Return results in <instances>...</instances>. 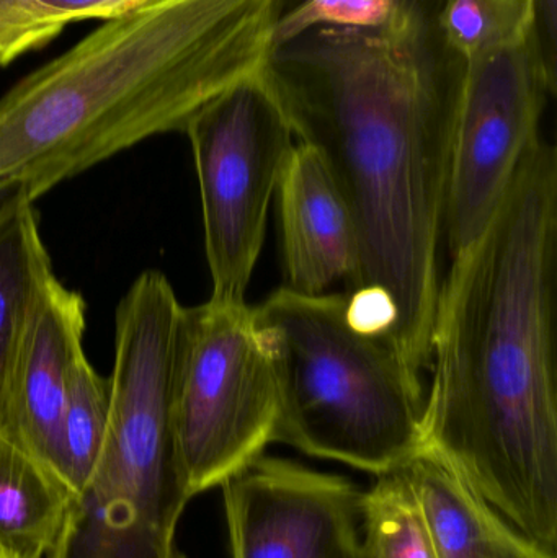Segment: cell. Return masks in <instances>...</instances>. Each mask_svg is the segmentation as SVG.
<instances>
[{
    "instance_id": "1",
    "label": "cell",
    "mask_w": 557,
    "mask_h": 558,
    "mask_svg": "<svg viewBox=\"0 0 557 558\" xmlns=\"http://www.w3.org/2000/svg\"><path fill=\"white\" fill-rule=\"evenodd\" d=\"M438 9L395 0L378 25L306 29L277 43L264 69L298 143L319 154L352 213L349 295L382 312L417 376L431 366L464 75Z\"/></svg>"
},
{
    "instance_id": "2",
    "label": "cell",
    "mask_w": 557,
    "mask_h": 558,
    "mask_svg": "<svg viewBox=\"0 0 557 558\" xmlns=\"http://www.w3.org/2000/svg\"><path fill=\"white\" fill-rule=\"evenodd\" d=\"M557 153L540 136L441 279L424 449L512 526L557 547Z\"/></svg>"
},
{
    "instance_id": "3",
    "label": "cell",
    "mask_w": 557,
    "mask_h": 558,
    "mask_svg": "<svg viewBox=\"0 0 557 558\" xmlns=\"http://www.w3.org/2000/svg\"><path fill=\"white\" fill-rule=\"evenodd\" d=\"M283 0H149L0 98V180L36 202L264 72Z\"/></svg>"
},
{
    "instance_id": "4",
    "label": "cell",
    "mask_w": 557,
    "mask_h": 558,
    "mask_svg": "<svg viewBox=\"0 0 557 558\" xmlns=\"http://www.w3.org/2000/svg\"><path fill=\"white\" fill-rule=\"evenodd\" d=\"M180 322L162 289L121 298L107 435L46 558H186L175 541L192 500L177 439Z\"/></svg>"
},
{
    "instance_id": "5",
    "label": "cell",
    "mask_w": 557,
    "mask_h": 558,
    "mask_svg": "<svg viewBox=\"0 0 557 558\" xmlns=\"http://www.w3.org/2000/svg\"><path fill=\"white\" fill-rule=\"evenodd\" d=\"M254 314L277 376L274 442L373 475L405 468L424 449L421 376L353 322L347 294L283 286Z\"/></svg>"
},
{
    "instance_id": "6",
    "label": "cell",
    "mask_w": 557,
    "mask_h": 558,
    "mask_svg": "<svg viewBox=\"0 0 557 558\" xmlns=\"http://www.w3.org/2000/svg\"><path fill=\"white\" fill-rule=\"evenodd\" d=\"M278 384L245 299L183 305L175 420L190 495L221 487L274 442Z\"/></svg>"
},
{
    "instance_id": "7",
    "label": "cell",
    "mask_w": 557,
    "mask_h": 558,
    "mask_svg": "<svg viewBox=\"0 0 557 558\" xmlns=\"http://www.w3.org/2000/svg\"><path fill=\"white\" fill-rule=\"evenodd\" d=\"M183 133L198 177L211 298L241 301L296 136L264 72L206 105Z\"/></svg>"
},
{
    "instance_id": "8",
    "label": "cell",
    "mask_w": 557,
    "mask_h": 558,
    "mask_svg": "<svg viewBox=\"0 0 557 558\" xmlns=\"http://www.w3.org/2000/svg\"><path fill=\"white\" fill-rule=\"evenodd\" d=\"M555 92L535 29L464 61L444 206L450 262L493 221Z\"/></svg>"
},
{
    "instance_id": "9",
    "label": "cell",
    "mask_w": 557,
    "mask_h": 558,
    "mask_svg": "<svg viewBox=\"0 0 557 558\" xmlns=\"http://www.w3.org/2000/svg\"><path fill=\"white\" fill-rule=\"evenodd\" d=\"M221 487L232 558H368L350 478L261 456Z\"/></svg>"
},
{
    "instance_id": "10",
    "label": "cell",
    "mask_w": 557,
    "mask_h": 558,
    "mask_svg": "<svg viewBox=\"0 0 557 558\" xmlns=\"http://www.w3.org/2000/svg\"><path fill=\"white\" fill-rule=\"evenodd\" d=\"M84 298L52 274L39 288L23 327L0 433L56 475L62 410L72 367L84 353Z\"/></svg>"
},
{
    "instance_id": "11",
    "label": "cell",
    "mask_w": 557,
    "mask_h": 558,
    "mask_svg": "<svg viewBox=\"0 0 557 558\" xmlns=\"http://www.w3.org/2000/svg\"><path fill=\"white\" fill-rule=\"evenodd\" d=\"M288 288L323 294L356 267L352 213L313 147L298 143L277 190Z\"/></svg>"
},
{
    "instance_id": "12",
    "label": "cell",
    "mask_w": 557,
    "mask_h": 558,
    "mask_svg": "<svg viewBox=\"0 0 557 558\" xmlns=\"http://www.w3.org/2000/svg\"><path fill=\"white\" fill-rule=\"evenodd\" d=\"M404 469L437 558H556V553L520 533L428 449Z\"/></svg>"
},
{
    "instance_id": "13",
    "label": "cell",
    "mask_w": 557,
    "mask_h": 558,
    "mask_svg": "<svg viewBox=\"0 0 557 558\" xmlns=\"http://www.w3.org/2000/svg\"><path fill=\"white\" fill-rule=\"evenodd\" d=\"M72 498L55 471L0 433V554L48 557Z\"/></svg>"
},
{
    "instance_id": "14",
    "label": "cell",
    "mask_w": 557,
    "mask_h": 558,
    "mask_svg": "<svg viewBox=\"0 0 557 558\" xmlns=\"http://www.w3.org/2000/svg\"><path fill=\"white\" fill-rule=\"evenodd\" d=\"M52 271L33 205L0 226V425L16 348L29 308Z\"/></svg>"
},
{
    "instance_id": "15",
    "label": "cell",
    "mask_w": 557,
    "mask_h": 558,
    "mask_svg": "<svg viewBox=\"0 0 557 558\" xmlns=\"http://www.w3.org/2000/svg\"><path fill=\"white\" fill-rule=\"evenodd\" d=\"M110 403V377L98 374L82 353L69 379L59 438L58 475L74 497L87 484L100 456Z\"/></svg>"
},
{
    "instance_id": "16",
    "label": "cell",
    "mask_w": 557,
    "mask_h": 558,
    "mask_svg": "<svg viewBox=\"0 0 557 558\" xmlns=\"http://www.w3.org/2000/svg\"><path fill=\"white\" fill-rule=\"evenodd\" d=\"M362 514L368 558H437L404 468L376 475L372 488L363 492Z\"/></svg>"
},
{
    "instance_id": "17",
    "label": "cell",
    "mask_w": 557,
    "mask_h": 558,
    "mask_svg": "<svg viewBox=\"0 0 557 558\" xmlns=\"http://www.w3.org/2000/svg\"><path fill=\"white\" fill-rule=\"evenodd\" d=\"M149 0H0V65L58 38L62 29L85 20L118 19Z\"/></svg>"
},
{
    "instance_id": "18",
    "label": "cell",
    "mask_w": 557,
    "mask_h": 558,
    "mask_svg": "<svg viewBox=\"0 0 557 558\" xmlns=\"http://www.w3.org/2000/svg\"><path fill=\"white\" fill-rule=\"evenodd\" d=\"M438 20L463 61L535 29L532 0H440Z\"/></svg>"
},
{
    "instance_id": "19",
    "label": "cell",
    "mask_w": 557,
    "mask_h": 558,
    "mask_svg": "<svg viewBox=\"0 0 557 558\" xmlns=\"http://www.w3.org/2000/svg\"><path fill=\"white\" fill-rule=\"evenodd\" d=\"M395 0H283L275 45L316 26H373L391 12Z\"/></svg>"
},
{
    "instance_id": "20",
    "label": "cell",
    "mask_w": 557,
    "mask_h": 558,
    "mask_svg": "<svg viewBox=\"0 0 557 558\" xmlns=\"http://www.w3.org/2000/svg\"><path fill=\"white\" fill-rule=\"evenodd\" d=\"M33 205L28 189L19 180H0V226Z\"/></svg>"
},
{
    "instance_id": "21",
    "label": "cell",
    "mask_w": 557,
    "mask_h": 558,
    "mask_svg": "<svg viewBox=\"0 0 557 558\" xmlns=\"http://www.w3.org/2000/svg\"><path fill=\"white\" fill-rule=\"evenodd\" d=\"M533 16L540 32L552 35L557 28V0H532Z\"/></svg>"
},
{
    "instance_id": "22",
    "label": "cell",
    "mask_w": 557,
    "mask_h": 558,
    "mask_svg": "<svg viewBox=\"0 0 557 558\" xmlns=\"http://www.w3.org/2000/svg\"><path fill=\"white\" fill-rule=\"evenodd\" d=\"M0 558H7L5 556H3V554H0Z\"/></svg>"
}]
</instances>
